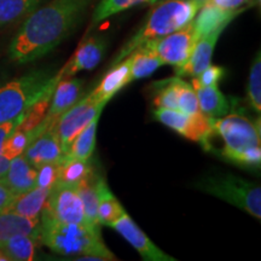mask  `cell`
<instances>
[{"instance_id":"d590c367","label":"cell","mask_w":261,"mask_h":261,"mask_svg":"<svg viewBox=\"0 0 261 261\" xmlns=\"http://www.w3.org/2000/svg\"><path fill=\"white\" fill-rule=\"evenodd\" d=\"M16 196L12 194L8 185L0 179V212L6 211L11 202L15 200Z\"/></svg>"},{"instance_id":"8fae6325","label":"cell","mask_w":261,"mask_h":261,"mask_svg":"<svg viewBox=\"0 0 261 261\" xmlns=\"http://www.w3.org/2000/svg\"><path fill=\"white\" fill-rule=\"evenodd\" d=\"M117 231L125 240L138 252L144 260L149 261H174L168 254L162 252L158 246H155L150 238L143 232V230L133 221L128 214L125 213L121 218L109 225Z\"/></svg>"},{"instance_id":"4dcf8cb0","label":"cell","mask_w":261,"mask_h":261,"mask_svg":"<svg viewBox=\"0 0 261 261\" xmlns=\"http://www.w3.org/2000/svg\"><path fill=\"white\" fill-rule=\"evenodd\" d=\"M248 98L254 112H261V56L260 52L254 58L248 84Z\"/></svg>"},{"instance_id":"9a60e30c","label":"cell","mask_w":261,"mask_h":261,"mask_svg":"<svg viewBox=\"0 0 261 261\" xmlns=\"http://www.w3.org/2000/svg\"><path fill=\"white\" fill-rule=\"evenodd\" d=\"M224 29L225 28H218L210 34L198 39L189 61L181 67L175 68L177 76H188V75L197 76L202 70L211 64L214 47Z\"/></svg>"},{"instance_id":"9c48e42d","label":"cell","mask_w":261,"mask_h":261,"mask_svg":"<svg viewBox=\"0 0 261 261\" xmlns=\"http://www.w3.org/2000/svg\"><path fill=\"white\" fill-rule=\"evenodd\" d=\"M154 116L158 121L175 130L185 138L192 142L202 143L204 148L213 132L214 119L201 112L194 115H187L179 110L156 107Z\"/></svg>"},{"instance_id":"277c9868","label":"cell","mask_w":261,"mask_h":261,"mask_svg":"<svg viewBox=\"0 0 261 261\" xmlns=\"http://www.w3.org/2000/svg\"><path fill=\"white\" fill-rule=\"evenodd\" d=\"M61 80L60 75L47 70H34L0 87V123L23 115L51 86Z\"/></svg>"},{"instance_id":"d6a6232c","label":"cell","mask_w":261,"mask_h":261,"mask_svg":"<svg viewBox=\"0 0 261 261\" xmlns=\"http://www.w3.org/2000/svg\"><path fill=\"white\" fill-rule=\"evenodd\" d=\"M58 167L60 162L57 163H46L38 168L37 185L39 188H52L58 179Z\"/></svg>"},{"instance_id":"484cf974","label":"cell","mask_w":261,"mask_h":261,"mask_svg":"<svg viewBox=\"0 0 261 261\" xmlns=\"http://www.w3.org/2000/svg\"><path fill=\"white\" fill-rule=\"evenodd\" d=\"M42 0H0V28L31 14Z\"/></svg>"},{"instance_id":"6da1fadb","label":"cell","mask_w":261,"mask_h":261,"mask_svg":"<svg viewBox=\"0 0 261 261\" xmlns=\"http://www.w3.org/2000/svg\"><path fill=\"white\" fill-rule=\"evenodd\" d=\"M92 0H52L31 12L9 46L10 60L31 63L46 56L79 23Z\"/></svg>"},{"instance_id":"5bb4252c","label":"cell","mask_w":261,"mask_h":261,"mask_svg":"<svg viewBox=\"0 0 261 261\" xmlns=\"http://www.w3.org/2000/svg\"><path fill=\"white\" fill-rule=\"evenodd\" d=\"M83 85V79H76V77L71 76L70 79H61L58 81L54 93H52L50 106H48L47 113L42 122L46 123L48 127L54 125L62 114L67 112L80 99L81 93H83L81 92Z\"/></svg>"},{"instance_id":"ffe728a7","label":"cell","mask_w":261,"mask_h":261,"mask_svg":"<svg viewBox=\"0 0 261 261\" xmlns=\"http://www.w3.org/2000/svg\"><path fill=\"white\" fill-rule=\"evenodd\" d=\"M130 83V62L126 57L119 63L113 65L112 70L104 75L102 81L94 89L92 96L97 99L109 102L115 94Z\"/></svg>"},{"instance_id":"5b68a950","label":"cell","mask_w":261,"mask_h":261,"mask_svg":"<svg viewBox=\"0 0 261 261\" xmlns=\"http://www.w3.org/2000/svg\"><path fill=\"white\" fill-rule=\"evenodd\" d=\"M198 190L217 196L220 200L246 211L256 219L261 218V189L233 174H217L201 179Z\"/></svg>"},{"instance_id":"44dd1931","label":"cell","mask_w":261,"mask_h":261,"mask_svg":"<svg viewBox=\"0 0 261 261\" xmlns=\"http://www.w3.org/2000/svg\"><path fill=\"white\" fill-rule=\"evenodd\" d=\"M51 188L35 187L24 194L16 196L8 210L14 213L24 215L28 218H40V214L46 203Z\"/></svg>"},{"instance_id":"ac0fdd59","label":"cell","mask_w":261,"mask_h":261,"mask_svg":"<svg viewBox=\"0 0 261 261\" xmlns=\"http://www.w3.org/2000/svg\"><path fill=\"white\" fill-rule=\"evenodd\" d=\"M242 10H223L217 6L204 3L200 8L197 17L192 21L198 38L210 34L218 28H226Z\"/></svg>"},{"instance_id":"4fadbf2b","label":"cell","mask_w":261,"mask_h":261,"mask_svg":"<svg viewBox=\"0 0 261 261\" xmlns=\"http://www.w3.org/2000/svg\"><path fill=\"white\" fill-rule=\"evenodd\" d=\"M107 50V40L103 37H90L76 48L73 57L64 65L58 75L61 79L73 76L80 70H91L96 68Z\"/></svg>"},{"instance_id":"f1b7e54d","label":"cell","mask_w":261,"mask_h":261,"mask_svg":"<svg viewBox=\"0 0 261 261\" xmlns=\"http://www.w3.org/2000/svg\"><path fill=\"white\" fill-rule=\"evenodd\" d=\"M149 3V0H102L94 9L92 23L97 24L104 19L114 16L119 12L133 8V6Z\"/></svg>"},{"instance_id":"60d3db41","label":"cell","mask_w":261,"mask_h":261,"mask_svg":"<svg viewBox=\"0 0 261 261\" xmlns=\"http://www.w3.org/2000/svg\"><path fill=\"white\" fill-rule=\"evenodd\" d=\"M158 0H149V3H156Z\"/></svg>"},{"instance_id":"52a82bcc","label":"cell","mask_w":261,"mask_h":261,"mask_svg":"<svg viewBox=\"0 0 261 261\" xmlns=\"http://www.w3.org/2000/svg\"><path fill=\"white\" fill-rule=\"evenodd\" d=\"M107 103L106 100L97 99L96 97L92 96V93H90L83 99L77 100L73 107L58 117L57 121L55 122V128L60 137L61 146L64 155L75 137L79 135L92 120L96 117H100V114Z\"/></svg>"},{"instance_id":"f35d334b","label":"cell","mask_w":261,"mask_h":261,"mask_svg":"<svg viewBox=\"0 0 261 261\" xmlns=\"http://www.w3.org/2000/svg\"><path fill=\"white\" fill-rule=\"evenodd\" d=\"M2 260H9V257H8V255H6V254L4 253V250L2 249V248H0V261Z\"/></svg>"},{"instance_id":"d4e9b609","label":"cell","mask_w":261,"mask_h":261,"mask_svg":"<svg viewBox=\"0 0 261 261\" xmlns=\"http://www.w3.org/2000/svg\"><path fill=\"white\" fill-rule=\"evenodd\" d=\"M98 120H99V117L92 120L79 135L75 137L68 151L65 152L64 158L90 160L94 151V146H96Z\"/></svg>"},{"instance_id":"74e56055","label":"cell","mask_w":261,"mask_h":261,"mask_svg":"<svg viewBox=\"0 0 261 261\" xmlns=\"http://www.w3.org/2000/svg\"><path fill=\"white\" fill-rule=\"evenodd\" d=\"M11 160L12 158L9 154H6L5 151H0V179L3 178V175H4L6 171H8V167Z\"/></svg>"},{"instance_id":"ba28073f","label":"cell","mask_w":261,"mask_h":261,"mask_svg":"<svg viewBox=\"0 0 261 261\" xmlns=\"http://www.w3.org/2000/svg\"><path fill=\"white\" fill-rule=\"evenodd\" d=\"M41 213L50 215L54 219L63 223L86 225L90 227L85 215L83 202L74 185L58 180L55 182Z\"/></svg>"},{"instance_id":"cb8c5ba5","label":"cell","mask_w":261,"mask_h":261,"mask_svg":"<svg viewBox=\"0 0 261 261\" xmlns=\"http://www.w3.org/2000/svg\"><path fill=\"white\" fill-rule=\"evenodd\" d=\"M127 57H129L130 62V81L149 76L163 65L162 61L148 44L142 45Z\"/></svg>"},{"instance_id":"7c38bea8","label":"cell","mask_w":261,"mask_h":261,"mask_svg":"<svg viewBox=\"0 0 261 261\" xmlns=\"http://www.w3.org/2000/svg\"><path fill=\"white\" fill-rule=\"evenodd\" d=\"M22 155L37 169L46 163L61 162L64 158V152L62 150L60 137L55 128V123L34 140H32Z\"/></svg>"},{"instance_id":"3957f363","label":"cell","mask_w":261,"mask_h":261,"mask_svg":"<svg viewBox=\"0 0 261 261\" xmlns=\"http://www.w3.org/2000/svg\"><path fill=\"white\" fill-rule=\"evenodd\" d=\"M201 6L197 0H166L156 6L145 23L119 51L113 65L125 60L145 42L156 40L185 27L194 21Z\"/></svg>"},{"instance_id":"8d00e7d4","label":"cell","mask_w":261,"mask_h":261,"mask_svg":"<svg viewBox=\"0 0 261 261\" xmlns=\"http://www.w3.org/2000/svg\"><path fill=\"white\" fill-rule=\"evenodd\" d=\"M247 2L248 0H205V3H208V4L223 10H238Z\"/></svg>"},{"instance_id":"f546056e","label":"cell","mask_w":261,"mask_h":261,"mask_svg":"<svg viewBox=\"0 0 261 261\" xmlns=\"http://www.w3.org/2000/svg\"><path fill=\"white\" fill-rule=\"evenodd\" d=\"M179 81V76L171 77V79L158 81L155 86L158 90L155 91L154 103L156 107L167 108V109L178 110L177 102V85Z\"/></svg>"},{"instance_id":"d6986e66","label":"cell","mask_w":261,"mask_h":261,"mask_svg":"<svg viewBox=\"0 0 261 261\" xmlns=\"http://www.w3.org/2000/svg\"><path fill=\"white\" fill-rule=\"evenodd\" d=\"M192 89L195 90L196 96H197L200 112L203 113L204 115L210 116L212 119H218V117L226 115L230 110V102L219 90L218 85L203 86L194 79L192 80Z\"/></svg>"},{"instance_id":"4316f807","label":"cell","mask_w":261,"mask_h":261,"mask_svg":"<svg viewBox=\"0 0 261 261\" xmlns=\"http://www.w3.org/2000/svg\"><path fill=\"white\" fill-rule=\"evenodd\" d=\"M9 260L29 261L34 259L37 249V238L19 234L6 241L0 246Z\"/></svg>"},{"instance_id":"1f68e13d","label":"cell","mask_w":261,"mask_h":261,"mask_svg":"<svg viewBox=\"0 0 261 261\" xmlns=\"http://www.w3.org/2000/svg\"><path fill=\"white\" fill-rule=\"evenodd\" d=\"M177 102L179 112L187 114V115H194L200 113L197 96L191 85L187 81L179 79L177 85Z\"/></svg>"},{"instance_id":"7a4b0ae2","label":"cell","mask_w":261,"mask_h":261,"mask_svg":"<svg viewBox=\"0 0 261 261\" xmlns=\"http://www.w3.org/2000/svg\"><path fill=\"white\" fill-rule=\"evenodd\" d=\"M40 240L55 253L79 260H117L103 243L100 233L86 225L58 221L41 213Z\"/></svg>"},{"instance_id":"836d02e7","label":"cell","mask_w":261,"mask_h":261,"mask_svg":"<svg viewBox=\"0 0 261 261\" xmlns=\"http://www.w3.org/2000/svg\"><path fill=\"white\" fill-rule=\"evenodd\" d=\"M225 75V69L219 65H208L205 69L201 71L195 79L198 81L203 86H213V85H218Z\"/></svg>"},{"instance_id":"8992f818","label":"cell","mask_w":261,"mask_h":261,"mask_svg":"<svg viewBox=\"0 0 261 261\" xmlns=\"http://www.w3.org/2000/svg\"><path fill=\"white\" fill-rule=\"evenodd\" d=\"M212 135H218L223 139L220 155L233 163L248 149L260 146L259 126L241 114H226L214 119Z\"/></svg>"},{"instance_id":"83f0119b","label":"cell","mask_w":261,"mask_h":261,"mask_svg":"<svg viewBox=\"0 0 261 261\" xmlns=\"http://www.w3.org/2000/svg\"><path fill=\"white\" fill-rule=\"evenodd\" d=\"M92 171L89 160L74 158H63L58 167V181L69 185H76L84 178H86Z\"/></svg>"},{"instance_id":"30bf717a","label":"cell","mask_w":261,"mask_h":261,"mask_svg":"<svg viewBox=\"0 0 261 261\" xmlns=\"http://www.w3.org/2000/svg\"><path fill=\"white\" fill-rule=\"evenodd\" d=\"M192 22L178 31L165 37L148 41L151 50L158 55L163 64L174 65L175 68L184 65L190 58L192 51L198 41Z\"/></svg>"},{"instance_id":"2e32d148","label":"cell","mask_w":261,"mask_h":261,"mask_svg":"<svg viewBox=\"0 0 261 261\" xmlns=\"http://www.w3.org/2000/svg\"><path fill=\"white\" fill-rule=\"evenodd\" d=\"M37 177L38 169L33 167L21 154L10 161L8 171L3 175L2 180L8 185L12 194L19 196L35 188Z\"/></svg>"},{"instance_id":"7402d4cb","label":"cell","mask_w":261,"mask_h":261,"mask_svg":"<svg viewBox=\"0 0 261 261\" xmlns=\"http://www.w3.org/2000/svg\"><path fill=\"white\" fill-rule=\"evenodd\" d=\"M97 197H98V208L97 217L100 225L109 226L114 221L121 218L126 213L123 207L117 201V198L109 190L104 179H97Z\"/></svg>"},{"instance_id":"ab89813d","label":"cell","mask_w":261,"mask_h":261,"mask_svg":"<svg viewBox=\"0 0 261 261\" xmlns=\"http://www.w3.org/2000/svg\"><path fill=\"white\" fill-rule=\"evenodd\" d=\"M197 2H198V3H200V4H201V5H203V4H204V3H205V0H197Z\"/></svg>"},{"instance_id":"e0dca14e","label":"cell","mask_w":261,"mask_h":261,"mask_svg":"<svg viewBox=\"0 0 261 261\" xmlns=\"http://www.w3.org/2000/svg\"><path fill=\"white\" fill-rule=\"evenodd\" d=\"M40 233V218H28L10 211L0 212V246L10 238L19 234L39 240Z\"/></svg>"},{"instance_id":"e575fe53","label":"cell","mask_w":261,"mask_h":261,"mask_svg":"<svg viewBox=\"0 0 261 261\" xmlns=\"http://www.w3.org/2000/svg\"><path fill=\"white\" fill-rule=\"evenodd\" d=\"M25 114L23 115H19L16 117V119L9 120V121L2 122L0 123V151L3 150V146H4L6 139L9 138L10 136L14 133V130L17 128V127L21 125L22 120H23Z\"/></svg>"},{"instance_id":"603a6c76","label":"cell","mask_w":261,"mask_h":261,"mask_svg":"<svg viewBox=\"0 0 261 261\" xmlns=\"http://www.w3.org/2000/svg\"><path fill=\"white\" fill-rule=\"evenodd\" d=\"M97 179L98 177L94 175L93 171L90 172V174L86 178H84L80 182H77L76 187L77 194L80 196V200L83 202L85 215H86L87 223L90 227L96 232L100 233V224L98 221L97 217V208H98V197H97Z\"/></svg>"}]
</instances>
